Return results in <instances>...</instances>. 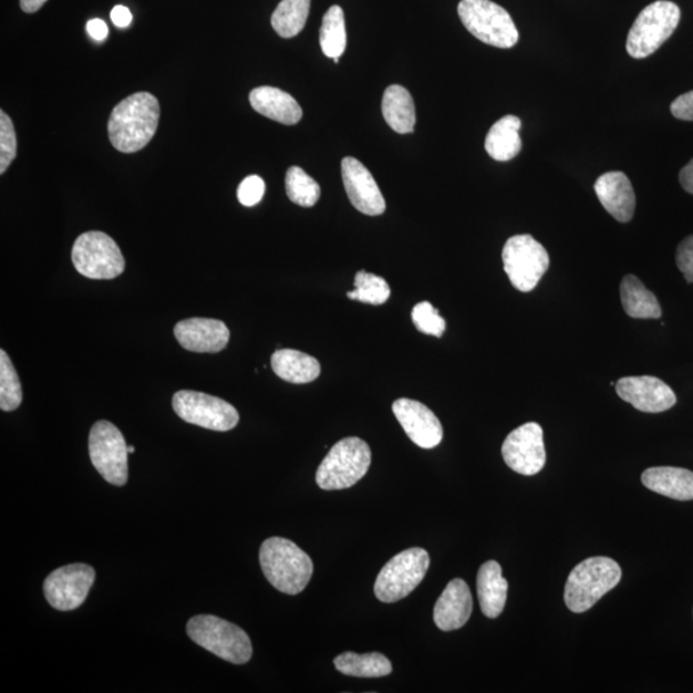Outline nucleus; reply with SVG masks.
<instances>
[{
	"label": "nucleus",
	"mask_w": 693,
	"mask_h": 693,
	"mask_svg": "<svg viewBox=\"0 0 693 693\" xmlns=\"http://www.w3.org/2000/svg\"><path fill=\"white\" fill-rule=\"evenodd\" d=\"M159 116V103L155 95L145 92L128 95L110 116L111 144L118 152H139L155 136Z\"/></svg>",
	"instance_id": "1"
},
{
	"label": "nucleus",
	"mask_w": 693,
	"mask_h": 693,
	"mask_svg": "<svg viewBox=\"0 0 693 693\" xmlns=\"http://www.w3.org/2000/svg\"><path fill=\"white\" fill-rule=\"evenodd\" d=\"M260 563L270 585L292 596L308 587L313 573L310 556L283 537L266 539L260 549Z\"/></svg>",
	"instance_id": "2"
},
{
	"label": "nucleus",
	"mask_w": 693,
	"mask_h": 693,
	"mask_svg": "<svg viewBox=\"0 0 693 693\" xmlns=\"http://www.w3.org/2000/svg\"><path fill=\"white\" fill-rule=\"evenodd\" d=\"M620 579H622V569L616 560L606 556H596L578 563L571 570L563 600L570 611L580 614L590 610L603 596L614 590Z\"/></svg>",
	"instance_id": "3"
},
{
	"label": "nucleus",
	"mask_w": 693,
	"mask_h": 693,
	"mask_svg": "<svg viewBox=\"0 0 693 693\" xmlns=\"http://www.w3.org/2000/svg\"><path fill=\"white\" fill-rule=\"evenodd\" d=\"M187 632L193 642L232 664H246L254 654L252 642L240 627L215 616L192 618Z\"/></svg>",
	"instance_id": "4"
},
{
	"label": "nucleus",
	"mask_w": 693,
	"mask_h": 693,
	"mask_svg": "<svg viewBox=\"0 0 693 693\" xmlns=\"http://www.w3.org/2000/svg\"><path fill=\"white\" fill-rule=\"evenodd\" d=\"M372 464V449L358 437L344 438L329 451L319 466L317 483L321 489L340 490L356 485Z\"/></svg>",
	"instance_id": "5"
},
{
	"label": "nucleus",
	"mask_w": 693,
	"mask_h": 693,
	"mask_svg": "<svg viewBox=\"0 0 693 693\" xmlns=\"http://www.w3.org/2000/svg\"><path fill=\"white\" fill-rule=\"evenodd\" d=\"M464 27L480 42L509 50L519 40V31L509 12L490 0H462L457 8Z\"/></svg>",
	"instance_id": "6"
},
{
	"label": "nucleus",
	"mask_w": 693,
	"mask_h": 693,
	"mask_svg": "<svg viewBox=\"0 0 693 693\" xmlns=\"http://www.w3.org/2000/svg\"><path fill=\"white\" fill-rule=\"evenodd\" d=\"M680 20V7L673 2L658 0L648 6L635 19L628 34V53L637 60L649 58L673 35Z\"/></svg>",
	"instance_id": "7"
},
{
	"label": "nucleus",
	"mask_w": 693,
	"mask_h": 693,
	"mask_svg": "<svg viewBox=\"0 0 693 693\" xmlns=\"http://www.w3.org/2000/svg\"><path fill=\"white\" fill-rule=\"evenodd\" d=\"M430 554L421 547H413L393 556L379 573L374 592L379 601L397 602L423 582L430 569Z\"/></svg>",
	"instance_id": "8"
},
{
	"label": "nucleus",
	"mask_w": 693,
	"mask_h": 693,
	"mask_svg": "<svg viewBox=\"0 0 693 693\" xmlns=\"http://www.w3.org/2000/svg\"><path fill=\"white\" fill-rule=\"evenodd\" d=\"M71 259L77 272L87 279H115L125 270L116 241L102 231L82 234L72 247Z\"/></svg>",
	"instance_id": "9"
},
{
	"label": "nucleus",
	"mask_w": 693,
	"mask_h": 693,
	"mask_svg": "<svg viewBox=\"0 0 693 693\" xmlns=\"http://www.w3.org/2000/svg\"><path fill=\"white\" fill-rule=\"evenodd\" d=\"M504 269L514 288L528 293L534 290L550 266V256L538 241L521 234L506 241L503 249Z\"/></svg>",
	"instance_id": "10"
},
{
	"label": "nucleus",
	"mask_w": 693,
	"mask_h": 693,
	"mask_svg": "<svg viewBox=\"0 0 693 693\" xmlns=\"http://www.w3.org/2000/svg\"><path fill=\"white\" fill-rule=\"evenodd\" d=\"M89 455L96 470L111 485L123 487L128 478V447L116 426L101 421L89 434Z\"/></svg>",
	"instance_id": "11"
},
{
	"label": "nucleus",
	"mask_w": 693,
	"mask_h": 693,
	"mask_svg": "<svg viewBox=\"0 0 693 693\" xmlns=\"http://www.w3.org/2000/svg\"><path fill=\"white\" fill-rule=\"evenodd\" d=\"M173 407L177 416L200 428L228 432L239 423V414L229 402L195 391L174 394Z\"/></svg>",
	"instance_id": "12"
},
{
	"label": "nucleus",
	"mask_w": 693,
	"mask_h": 693,
	"mask_svg": "<svg viewBox=\"0 0 693 693\" xmlns=\"http://www.w3.org/2000/svg\"><path fill=\"white\" fill-rule=\"evenodd\" d=\"M95 570L86 563H70L46 577L44 593L51 607L60 611L83 606L94 583Z\"/></svg>",
	"instance_id": "13"
},
{
	"label": "nucleus",
	"mask_w": 693,
	"mask_h": 693,
	"mask_svg": "<svg viewBox=\"0 0 693 693\" xmlns=\"http://www.w3.org/2000/svg\"><path fill=\"white\" fill-rule=\"evenodd\" d=\"M503 457L515 473L536 475L546 465V449L542 426L527 423L507 435L503 445Z\"/></svg>",
	"instance_id": "14"
},
{
	"label": "nucleus",
	"mask_w": 693,
	"mask_h": 693,
	"mask_svg": "<svg viewBox=\"0 0 693 693\" xmlns=\"http://www.w3.org/2000/svg\"><path fill=\"white\" fill-rule=\"evenodd\" d=\"M620 399L642 413H664L676 404L671 386L655 376H625L616 384Z\"/></svg>",
	"instance_id": "15"
},
{
	"label": "nucleus",
	"mask_w": 693,
	"mask_h": 693,
	"mask_svg": "<svg viewBox=\"0 0 693 693\" xmlns=\"http://www.w3.org/2000/svg\"><path fill=\"white\" fill-rule=\"evenodd\" d=\"M392 410L407 437L416 446L431 449L439 445L443 438L439 418L422 402L400 399L394 401Z\"/></svg>",
	"instance_id": "16"
},
{
	"label": "nucleus",
	"mask_w": 693,
	"mask_h": 693,
	"mask_svg": "<svg viewBox=\"0 0 693 693\" xmlns=\"http://www.w3.org/2000/svg\"><path fill=\"white\" fill-rule=\"evenodd\" d=\"M343 184L351 204L361 214L379 216L385 211V199L372 173L353 157L342 161Z\"/></svg>",
	"instance_id": "17"
},
{
	"label": "nucleus",
	"mask_w": 693,
	"mask_h": 693,
	"mask_svg": "<svg viewBox=\"0 0 693 693\" xmlns=\"http://www.w3.org/2000/svg\"><path fill=\"white\" fill-rule=\"evenodd\" d=\"M174 335L184 350L196 353L221 352L230 341V330L225 322L206 318L177 322Z\"/></svg>",
	"instance_id": "18"
},
{
	"label": "nucleus",
	"mask_w": 693,
	"mask_h": 693,
	"mask_svg": "<svg viewBox=\"0 0 693 693\" xmlns=\"http://www.w3.org/2000/svg\"><path fill=\"white\" fill-rule=\"evenodd\" d=\"M473 598L465 580L456 578L442 592L434 607V623L441 631L461 630L472 617Z\"/></svg>",
	"instance_id": "19"
},
{
	"label": "nucleus",
	"mask_w": 693,
	"mask_h": 693,
	"mask_svg": "<svg viewBox=\"0 0 693 693\" xmlns=\"http://www.w3.org/2000/svg\"><path fill=\"white\" fill-rule=\"evenodd\" d=\"M596 196L601 205L619 223H630L635 209L632 183L622 172H610L594 183Z\"/></svg>",
	"instance_id": "20"
},
{
	"label": "nucleus",
	"mask_w": 693,
	"mask_h": 693,
	"mask_svg": "<svg viewBox=\"0 0 693 693\" xmlns=\"http://www.w3.org/2000/svg\"><path fill=\"white\" fill-rule=\"evenodd\" d=\"M249 102L260 115L283 125H296L300 123L303 115L300 104L293 96L278 87H256L249 94Z\"/></svg>",
	"instance_id": "21"
},
{
	"label": "nucleus",
	"mask_w": 693,
	"mask_h": 693,
	"mask_svg": "<svg viewBox=\"0 0 693 693\" xmlns=\"http://www.w3.org/2000/svg\"><path fill=\"white\" fill-rule=\"evenodd\" d=\"M642 485L658 495L691 501L693 499V473L682 467L658 466L642 473Z\"/></svg>",
	"instance_id": "22"
},
{
	"label": "nucleus",
	"mask_w": 693,
	"mask_h": 693,
	"mask_svg": "<svg viewBox=\"0 0 693 693\" xmlns=\"http://www.w3.org/2000/svg\"><path fill=\"white\" fill-rule=\"evenodd\" d=\"M477 591L483 614L489 619L503 614L509 583L503 577V568L497 561L483 563L478 571Z\"/></svg>",
	"instance_id": "23"
},
{
	"label": "nucleus",
	"mask_w": 693,
	"mask_h": 693,
	"mask_svg": "<svg viewBox=\"0 0 693 693\" xmlns=\"http://www.w3.org/2000/svg\"><path fill=\"white\" fill-rule=\"evenodd\" d=\"M271 366L283 381L293 384H306L317 381L321 366L316 358L296 350H278L271 356Z\"/></svg>",
	"instance_id": "24"
},
{
	"label": "nucleus",
	"mask_w": 693,
	"mask_h": 693,
	"mask_svg": "<svg viewBox=\"0 0 693 693\" xmlns=\"http://www.w3.org/2000/svg\"><path fill=\"white\" fill-rule=\"evenodd\" d=\"M382 112L385 123L392 131L399 134H410L414 132L416 124V112L413 96L407 89L401 85H391L385 89Z\"/></svg>",
	"instance_id": "25"
},
{
	"label": "nucleus",
	"mask_w": 693,
	"mask_h": 693,
	"mask_svg": "<svg viewBox=\"0 0 693 693\" xmlns=\"http://www.w3.org/2000/svg\"><path fill=\"white\" fill-rule=\"evenodd\" d=\"M520 128L521 121L517 116L499 118L487 134L485 147L488 155L501 163L517 157L523 147Z\"/></svg>",
	"instance_id": "26"
},
{
	"label": "nucleus",
	"mask_w": 693,
	"mask_h": 693,
	"mask_svg": "<svg viewBox=\"0 0 693 693\" xmlns=\"http://www.w3.org/2000/svg\"><path fill=\"white\" fill-rule=\"evenodd\" d=\"M620 298L628 317L633 319H659L662 317L658 298L634 276H625L620 285Z\"/></svg>",
	"instance_id": "27"
},
{
	"label": "nucleus",
	"mask_w": 693,
	"mask_h": 693,
	"mask_svg": "<svg viewBox=\"0 0 693 693\" xmlns=\"http://www.w3.org/2000/svg\"><path fill=\"white\" fill-rule=\"evenodd\" d=\"M337 671L358 679H381L390 675L393 671L390 659L379 652L356 654V652H343L334 659Z\"/></svg>",
	"instance_id": "28"
},
{
	"label": "nucleus",
	"mask_w": 693,
	"mask_h": 693,
	"mask_svg": "<svg viewBox=\"0 0 693 693\" xmlns=\"http://www.w3.org/2000/svg\"><path fill=\"white\" fill-rule=\"evenodd\" d=\"M311 0H281L271 15V25L281 38L300 34L310 13Z\"/></svg>",
	"instance_id": "29"
},
{
	"label": "nucleus",
	"mask_w": 693,
	"mask_h": 693,
	"mask_svg": "<svg viewBox=\"0 0 693 693\" xmlns=\"http://www.w3.org/2000/svg\"><path fill=\"white\" fill-rule=\"evenodd\" d=\"M320 46L328 59H341L346 46L344 12L340 6H332L322 18Z\"/></svg>",
	"instance_id": "30"
},
{
	"label": "nucleus",
	"mask_w": 693,
	"mask_h": 693,
	"mask_svg": "<svg viewBox=\"0 0 693 693\" xmlns=\"http://www.w3.org/2000/svg\"><path fill=\"white\" fill-rule=\"evenodd\" d=\"M286 190L293 204L306 208L316 206L321 196L318 182L297 166L290 167L287 172Z\"/></svg>",
	"instance_id": "31"
},
{
	"label": "nucleus",
	"mask_w": 693,
	"mask_h": 693,
	"mask_svg": "<svg viewBox=\"0 0 693 693\" xmlns=\"http://www.w3.org/2000/svg\"><path fill=\"white\" fill-rule=\"evenodd\" d=\"M346 296L353 301L381 306L390 300L391 289L383 278L362 270L354 277V289Z\"/></svg>",
	"instance_id": "32"
},
{
	"label": "nucleus",
	"mask_w": 693,
	"mask_h": 693,
	"mask_svg": "<svg viewBox=\"0 0 693 693\" xmlns=\"http://www.w3.org/2000/svg\"><path fill=\"white\" fill-rule=\"evenodd\" d=\"M22 402V385L10 356L0 351V408L14 411Z\"/></svg>",
	"instance_id": "33"
},
{
	"label": "nucleus",
	"mask_w": 693,
	"mask_h": 693,
	"mask_svg": "<svg viewBox=\"0 0 693 693\" xmlns=\"http://www.w3.org/2000/svg\"><path fill=\"white\" fill-rule=\"evenodd\" d=\"M414 325L426 335L441 338L446 330V321L439 316L438 310L430 302L417 303L411 313Z\"/></svg>",
	"instance_id": "34"
},
{
	"label": "nucleus",
	"mask_w": 693,
	"mask_h": 693,
	"mask_svg": "<svg viewBox=\"0 0 693 693\" xmlns=\"http://www.w3.org/2000/svg\"><path fill=\"white\" fill-rule=\"evenodd\" d=\"M18 155V138L10 116L0 111V174H4Z\"/></svg>",
	"instance_id": "35"
},
{
	"label": "nucleus",
	"mask_w": 693,
	"mask_h": 693,
	"mask_svg": "<svg viewBox=\"0 0 693 693\" xmlns=\"http://www.w3.org/2000/svg\"><path fill=\"white\" fill-rule=\"evenodd\" d=\"M265 182L260 176L251 175L240 183L238 188L239 203L246 207H254L261 203L265 195Z\"/></svg>",
	"instance_id": "36"
},
{
	"label": "nucleus",
	"mask_w": 693,
	"mask_h": 693,
	"mask_svg": "<svg viewBox=\"0 0 693 693\" xmlns=\"http://www.w3.org/2000/svg\"><path fill=\"white\" fill-rule=\"evenodd\" d=\"M675 261L684 279L689 283H693V236L681 241L679 248H676Z\"/></svg>",
	"instance_id": "37"
},
{
	"label": "nucleus",
	"mask_w": 693,
	"mask_h": 693,
	"mask_svg": "<svg viewBox=\"0 0 693 693\" xmlns=\"http://www.w3.org/2000/svg\"><path fill=\"white\" fill-rule=\"evenodd\" d=\"M672 115L682 121H693V91L682 94L671 106Z\"/></svg>",
	"instance_id": "38"
},
{
	"label": "nucleus",
	"mask_w": 693,
	"mask_h": 693,
	"mask_svg": "<svg viewBox=\"0 0 693 693\" xmlns=\"http://www.w3.org/2000/svg\"><path fill=\"white\" fill-rule=\"evenodd\" d=\"M111 20L117 28L124 29L131 25L133 15L128 8L124 6H116L111 12Z\"/></svg>",
	"instance_id": "39"
},
{
	"label": "nucleus",
	"mask_w": 693,
	"mask_h": 693,
	"mask_svg": "<svg viewBox=\"0 0 693 693\" xmlns=\"http://www.w3.org/2000/svg\"><path fill=\"white\" fill-rule=\"evenodd\" d=\"M86 30L96 42H103L108 37V27L101 19H94L87 22Z\"/></svg>",
	"instance_id": "40"
},
{
	"label": "nucleus",
	"mask_w": 693,
	"mask_h": 693,
	"mask_svg": "<svg viewBox=\"0 0 693 693\" xmlns=\"http://www.w3.org/2000/svg\"><path fill=\"white\" fill-rule=\"evenodd\" d=\"M680 182L684 190L693 195V159L680 173Z\"/></svg>",
	"instance_id": "41"
},
{
	"label": "nucleus",
	"mask_w": 693,
	"mask_h": 693,
	"mask_svg": "<svg viewBox=\"0 0 693 693\" xmlns=\"http://www.w3.org/2000/svg\"><path fill=\"white\" fill-rule=\"evenodd\" d=\"M46 3V0H20L21 10L25 13H35Z\"/></svg>",
	"instance_id": "42"
},
{
	"label": "nucleus",
	"mask_w": 693,
	"mask_h": 693,
	"mask_svg": "<svg viewBox=\"0 0 693 693\" xmlns=\"http://www.w3.org/2000/svg\"><path fill=\"white\" fill-rule=\"evenodd\" d=\"M134 453H135V447L128 446V454H134Z\"/></svg>",
	"instance_id": "43"
},
{
	"label": "nucleus",
	"mask_w": 693,
	"mask_h": 693,
	"mask_svg": "<svg viewBox=\"0 0 693 693\" xmlns=\"http://www.w3.org/2000/svg\"><path fill=\"white\" fill-rule=\"evenodd\" d=\"M335 63H340V59H334L333 60Z\"/></svg>",
	"instance_id": "44"
}]
</instances>
